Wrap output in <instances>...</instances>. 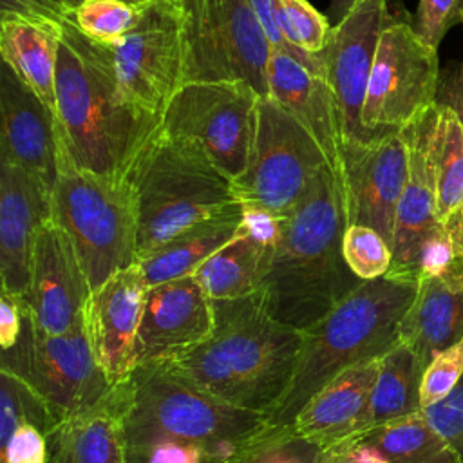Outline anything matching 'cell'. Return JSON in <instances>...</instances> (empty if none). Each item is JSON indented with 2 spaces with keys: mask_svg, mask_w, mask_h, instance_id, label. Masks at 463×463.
Segmentation results:
<instances>
[{
  "mask_svg": "<svg viewBox=\"0 0 463 463\" xmlns=\"http://www.w3.org/2000/svg\"><path fill=\"white\" fill-rule=\"evenodd\" d=\"M345 228L342 186L326 166L280 221L268 255L257 295L275 320L304 331L362 282L342 253Z\"/></svg>",
  "mask_w": 463,
  "mask_h": 463,
  "instance_id": "6da1fadb",
  "label": "cell"
},
{
  "mask_svg": "<svg viewBox=\"0 0 463 463\" xmlns=\"http://www.w3.org/2000/svg\"><path fill=\"white\" fill-rule=\"evenodd\" d=\"M56 119L76 166L123 177L161 118L141 110L123 90L110 51L61 24L56 65Z\"/></svg>",
  "mask_w": 463,
  "mask_h": 463,
  "instance_id": "7a4b0ae2",
  "label": "cell"
},
{
  "mask_svg": "<svg viewBox=\"0 0 463 463\" xmlns=\"http://www.w3.org/2000/svg\"><path fill=\"white\" fill-rule=\"evenodd\" d=\"M302 333L275 320L259 295L213 300V329L165 367L239 409L269 418L291 383Z\"/></svg>",
  "mask_w": 463,
  "mask_h": 463,
  "instance_id": "3957f363",
  "label": "cell"
},
{
  "mask_svg": "<svg viewBox=\"0 0 463 463\" xmlns=\"http://www.w3.org/2000/svg\"><path fill=\"white\" fill-rule=\"evenodd\" d=\"M416 291V282L387 275L362 280L318 322L300 331L295 373L269 423L293 425L300 409L324 385L358 364L380 360L400 344V324Z\"/></svg>",
  "mask_w": 463,
  "mask_h": 463,
  "instance_id": "277c9868",
  "label": "cell"
},
{
  "mask_svg": "<svg viewBox=\"0 0 463 463\" xmlns=\"http://www.w3.org/2000/svg\"><path fill=\"white\" fill-rule=\"evenodd\" d=\"M127 447L157 441L197 443L233 463L242 449L271 423L239 409L175 374L163 364L132 369L116 383Z\"/></svg>",
  "mask_w": 463,
  "mask_h": 463,
  "instance_id": "5b68a950",
  "label": "cell"
},
{
  "mask_svg": "<svg viewBox=\"0 0 463 463\" xmlns=\"http://www.w3.org/2000/svg\"><path fill=\"white\" fill-rule=\"evenodd\" d=\"M137 208V259L188 226L239 203L204 148L161 127L125 174Z\"/></svg>",
  "mask_w": 463,
  "mask_h": 463,
  "instance_id": "8992f818",
  "label": "cell"
},
{
  "mask_svg": "<svg viewBox=\"0 0 463 463\" xmlns=\"http://www.w3.org/2000/svg\"><path fill=\"white\" fill-rule=\"evenodd\" d=\"M51 208V219L71 239L92 291L136 264L137 208L127 177L76 166L61 136Z\"/></svg>",
  "mask_w": 463,
  "mask_h": 463,
  "instance_id": "52a82bcc",
  "label": "cell"
},
{
  "mask_svg": "<svg viewBox=\"0 0 463 463\" xmlns=\"http://www.w3.org/2000/svg\"><path fill=\"white\" fill-rule=\"evenodd\" d=\"M183 16V85L248 83L269 98L273 45L250 0H179Z\"/></svg>",
  "mask_w": 463,
  "mask_h": 463,
  "instance_id": "ba28073f",
  "label": "cell"
},
{
  "mask_svg": "<svg viewBox=\"0 0 463 463\" xmlns=\"http://www.w3.org/2000/svg\"><path fill=\"white\" fill-rule=\"evenodd\" d=\"M326 166L311 134L271 98H260L248 163L232 186L242 206L284 219Z\"/></svg>",
  "mask_w": 463,
  "mask_h": 463,
  "instance_id": "9c48e42d",
  "label": "cell"
},
{
  "mask_svg": "<svg viewBox=\"0 0 463 463\" xmlns=\"http://www.w3.org/2000/svg\"><path fill=\"white\" fill-rule=\"evenodd\" d=\"M0 371H7L34 391L61 423L99 403L114 387L99 367L85 320L65 335H47L24 313L18 342L2 351Z\"/></svg>",
  "mask_w": 463,
  "mask_h": 463,
  "instance_id": "30bf717a",
  "label": "cell"
},
{
  "mask_svg": "<svg viewBox=\"0 0 463 463\" xmlns=\"http://www.w3.org/2000/svg\"><path fill=\"white\" fill-rule=\"evenodd\" d=\"M438 49L425 43L411 22L385 24L373 63L362 127L369 139L402 132L438 101Z\"/></svg>",
  "mask_w": 463,
  "mask_h": 463,
  "instance_id": "8fae6325",
  "label": "cell"
},
{
  "mask_svg": "<svg viewBox=\"0 0 463 463\" xmlns=\"http://www.w3.org/2000/svg\"><path fill=\"white\" fill-rule=\"evenodd\" d=\"M259 101L260 96L242 81L186 83L166 105L161 128L197 141L233 181L248 163Z\"/></svg>",
  "mask_w": 463,
  "mask_h": 463,
  "instance_id": "7c38bea8",
  "label": "cell"
},
{
  "mask_svg": "<svg viewBox=\"0 0 463 463\" xmlns=\"http://www.w3.org/2000/svg\"><path fill=\"white\" fill-rule=\"evenodd\" d=\"M181 25L179 0H150L139 5L132 29L107 45L125 94L157 118L183 87Z\"/></svg>",
  "mask_w": 463,
  "mask_h": 463,
  "instance_id": "4fadbf2b",
  "label": "cell"
},
{
  "mask_svg": "<svg viewBox=\"0 0 463 463\" xmlns=\"http://www.w3.org/2000/svg\"><path fill=\"white\" fill-rule=\"evenodd\" d=\"M409 174V152L402 132L342 146L340 184L349 224L376 230L392 248L396 210Z\"/></svg>",
  "mask_w": 463,
  "mask_h": 463,
  "instance_id": "5bb4252c",
  "label": "cell"
},
{
  "mask_svg": "<svg viewBox=\"0 0 463 463\" xmlns=\"http://www.w3.org/2000/svg\"><path fill=\"white\" fill-rule=\"evenodd\" d=\"M389 18L387 0H362L333 27L322 51L324 72L336 101L344 143L369 139L360 116L378 42Z\"/></svg>",
  "mask_w": 463,
  "mask_h": 463,
  "instance_id": "9a60e30c",
  "label": "cell"
},
{
  "mask_svg": "<svg viewBox=\"0 0 463 463\" xmlns=\"http://www.w3.org/2000/svg\"><path fill=\"white\" fill-rule=\"evenodd\" d=\"M92 288L67 233L49 219L38 232L25 309L47 335H65L83 324Z\"/></svg>",
  "mask_w": 463,
  "mask_h": 463,
  "instance_id": "2e32d148",
  "label": "cell"
},
{
  "mask_svg": "<svg viewBox=\"0 0 463 463\" xmlns=\"http://www.w3.org/2000/svg\"><path fill=\"white\" fill-rule=\"evenodd\" d=\"M436 121L438 101L402 130L409 152V174L396 210L392 264L387 277L416 284L418 253L423 242L443 224L436 210Z\"/></svg>",
  "mask_w": 463,
  "mask_h": 463,
  "instance_id": "e0dca14e",
  "label": "cell"
},
{
  "mask_svg": "<svg viewBox=\"0 0 463 463\" xmlns=\"http://www.w3.org/2000/svg\"><path fill=\"white\" fill-rule=\"evenodd\" d=\"M213 329V300L194 275L146 288L132 369L181 353Z\"/></svg>",
  "mask_w": 463,
  "mask_h": 463,
  "instance_id": "ac0fdd59",
  "label": "cell"
},
{
  "mask_svg": "<svg viewBox=\"0 0 463 463\" xmlns=\"http://www.w3.org/2000/svg\"><path fill=\"white\" fill-rule=\"evenodd\" d=\"M0 161L38 177L51 192L58 177L60 128L54 112L2 61Z\"/></svg>",
  "mask_w": 463,
  "mask_h": 463,
  "instance_id": "d6986e66",
  "label": "cell"
},
{
  "mask_svg": "<svg viewBox=\"0 0 463 463\" xmlns=\"http://www.w3.org/2000/svg\"><path fill=\"white\" fill-rule=\"evenodd\" d=\"M51 190L24 168L0 161L2 291L25 298L36 235L51 219Z\"/></svg>",
  "mask_w": 463,
  "mask_h": 463,
  "instance_id": "ffe728a7",
  "label": "cell"
},
{
  "mask_svg": "<svg viewBox=\"0 0 463 463\" xmlns=\"http://www.w3.org/2000/svg\"><path fill=\"white\" fill-rule=\"evenodd\" d=\"M145 293L146 284L134 264L94 289L85 306V331L99 367L112 383L125 380L132 371Z\"/></svg>",
  "mask_w": 463,
  "mask_h": 463,
  "instance_id": "44dd1931",
  "label": "cell"
},
{
  "mask_svg": "<svg viewBox=\"0 0 463 463\" xmlns=\"http://www.w3.org/2000/svg\"><path fill=\"white\" fill-rule=\"evenodd\" d=\"M268 83L269 98L311 134L340 181L344 130L326 76L306 69L288 52L273 49Z\"/></svg>",
  "mask_w": 463,
  "mask_h": 463,
  "instance_id": "7402d4cb",
  "label": "cell"
},
{
  "mask_svg": "<svg viewBox=\"0 0 463 463\" xmlns=\"http://www.w3.org/2000/svg\"><path fill=\"white\" fill-rule=\"evenodd\" d=\"M279 224L280 219L244 208V222L237 237L194 273L212 300L242 298L259 291L269 250L279 235Z\"/></svg>",
  "mask_w": 463,
  "mask_h": 463,
  "instance_id": "603a6c76",
  "label": "cell"
},
{
  "mask_svg": "<svg viewBox=\"0 0 463 463\" xmlns=\"http://www.w3.org/2000/svg\"><path fill=\"white\" fill-rule=\"evenodd\" d=\"M463 340V259L441 277L418 282L416 297L400 324V342L423 367L443 349Z\"/></svg>",
  "mask_w": 463,
  "mask_h": 463,
  "instance_id": "cb8c5ba5",
  "label": "cell"
},
{
  "mask_svg": "<svg viewBox=\"0 0 463 463\" xmlns=\"http://www.w3.org/2000/svg\"><path fill=\"white\" fill-rule=\"evenodd\" d=\"M380 360L358 364L324 385L300 409L293 429L324 449L360 432Z\"/></svg>",
  "mask_w": 463,
  "mask_h": 463,
  "instance_id": "d4e9b609",
  "label": "cell"
},
{
  "mask_svg": "<svg viewBox=\"0 0 463 463\" xmlns=\"http://www.w3.org/2000/svg\"><path fill=\"white\" fill-rule=\"evenodd\" d=\"M244 222V206L235 203L179 232L168 242L136 260L146 288L190 277L213 253L237 237Z\"/></svg>",
  "mask_w": 463,
  "mask_h": 463,
  "instance_id": "484cf974",
  "label": "cell"
},
{
  "mask_svg": "<svg viewBox=\"0 0 463 463\" xmlns=\"http://www.w3.org/2000/svg\"><path fill=\"white\" fill-rule=\"evenodd\" d=\"M49 463H127L116 383L94 407L63 420L49 436Z\"/></svg>",
  "mask_w": 463,
  "mask_h": 463,
  "instance_id": "4316f807",
  "label": "cell"
},
{
  "mask_svg": "<svg viewBox=\"0 0 463 463\" xmlns=\"http://www.w3.org/2000/svg\"><path fill=\"white\" fill-rule=\"evenodd\" d=\"M61 24L0 14L2 61L54 112V116Z\"/></svg>",
  "mask_w": 463,
  "mask_h": 463,
  "instance_id": "83f0119b",
  "label": "cell"
},
{
  "mask_svg": "<svg viewBox=\"0 0 463 463\" xmlns=\"http://www.w3.org/2000/svg\"><path fill=\"white\" fill-rule=\"evenodd\" d=\"M423 369L421 360L403 342L385 353L380 358L378 374L360 432L354 436H362L387 421L421 411L420 383Z\"/></svg>",
  "mask_w": 463,
  "mask_h": 463,
  "instance_id": "f1b7e54d",
  "label": "cell"
},
{
  "mask_svg": "<svg viewBox=\"0 0 463 463\" xmlns=\"http://www.w3.org/2000/svg\"><path fill=\"white\" fill-rule=\"evenodd\" d=\"M354 438L380 450L389 463H456L450 447L429 423L423 411L387 421Z\"/></svg>",
  "mask_w": 463,
  "mask_h": 463,
  "instance_id": "f546056e",
  "label": "cell"
},
{
  "mask_svg": "<svg viewBox=\"0 0 463 463\" xmlns=\"http://www.w3.org/2000/svg\"><path fill=\"white\" fill-rule=\"evenodd\" d=\"M436 170V210L443 221L463 203V125L456 112L438 101V121L434 132Z\"/></svg>",
  "mask_w": 463,
  "mask_h": 463,
  "instance_id": "4dcf8cb0",
  "label": "cell"
},
{
  "mask_svg": "<svg viewBox=\"0 0 463 463\" xmlns=\"http://www.w3.org/2000/svg\"><path fill=\"white\" fill-rule=\"evenodd\" d=\"M22 423L38 427L45 436L60 425L49 405L34 391L14 374L0 371V447Z\"/></svg>",
  "mask_w": 463,
  "mask_h": 463,
  "instance_id": "1f68e13d",
  "label": "cell"
},
{
  "mask_svg": "<svg viewBox=\"0 0 463 463\" xmlns=\"http://www.w3.org/2000/svg\"><path fill=\"white\" fill-rule=\"evenodd\" d=\"M324 447L298 434L293 425H269L255 436L233 463H320Z\"/></svg>",
  "mask_w": 463,
  "mask_h": 463,
  "instance_id": "d6a6232c",
  "label": "cell"
},
{
  "mask_svg": "<svg viewBox=\"0 0 463 463\" xmlns=\"http://www.w3.org/2000/svg\"><path fill=\"white\" fill-rule=\"evenodd\" d=\"M139 16V5L123 0H85L67 20L85 36L101 45H112L123 38Z\"/></svg>",
  "mask_w": 463,
  "mask_h": 463,
  "instance_id": "836d02e7",
  "label": "cell"
},
{
  "mask_svg": "<svg viewBox=\"0 0 463 463\" xmlns=\"http://www.w3.org/2000/svg\"><path fill=\"white\" fill-rule=\"evenodd\" d=\"M277 27L291 47L309 54H322L333 31L329 18L307 0H279Z\"/></svg>",
  "mask_w": 463,
  "mask_h": 463,
  "instance_id": "e575fe53",
  "label": "cell"
},
{
  "mask_svg": "<svg viewBox=\"0 0 463 463\" xmlns=\"http://www.w3.org/2000/svg\"><path fill=\"white\" fill-rule=\"evenodd\" d=\"M342 253L345 264L360 280L385 277L392 264L391 244L376 230L364 224H349L345 228Z\"/></svg>",
  "mask_w": 463,
  "mask_h": 463,
  "instance_id": "d590c367",
  "label": "cell"
},
{
  "mask_svg": "<svg viewBox=\"0 0 463 463\" xmlns=\"http://www.w3.org/2000/svg\"><path fill=\"white\" fill-rule=\"evenodd\" d=\"M463 378V340L438 353L423 369L420 383L421 409L450 396Z\"/></svg>",
  "mask_w": 463,
  "mask_h": 463,
  "instance_id": "8d00e7d4",
  "label": "cell"
},
{
  "mask_svg": "<svg viewBox=\"0 0 463 463\" xmlns=\"http://www.w3.org/2000/svg\"><path fill=\"white\" fill-rule=\"evenodd\" d=\"M458 24H463V0H420L412 20L418 36L434 49Z\"/></svg>",
  "mask_w": 463,
  "mask_h": 463,
  "instance_id": "74e56055",
  "label": "cell"
},
{
  "mask_svg": "<svg viewBox=\"0 0 463 463\" xmlns=\"http://www.w3.org/2000/svg\"><path fill=\"white\" fill-rule=\"evenodd\" d=\"M421 411L429 423L450 447L456 463H463V378L450 396Z\"/></svg>",
  "mask_w": 463,
  "mask_h": 463,
  "instance_id": "f35d334b",
  "label": "cell"
},
{
  "mask_svg": "<svg viewBox=\"0 0 463 463\" xmlns=\"http://www.w3.org/2000/svg\"><path fill=\"white\" fill-rule=\"evenodd\" d=\"M127 463H222L210 449L188 441H157L127 447Z\"/></svg>",
  "mask_w": 463,
  "mask_h": 463,
  "instance_id": "ab89813d",
  "label": "cell"
},
{
  "mask_svg": "<svg viewBox=\"0 0 463 463\" xmlns=\"http://www.w3.org/2000/svg\"><path fill=\"white\" fill-rule=\"evenodd\" d=\"M0 463H49L47 436L31 423H22L0 447Z\"/></svg>",
  "mask_w": 463,
  "mask_h": 463,
  "instance_id": "60d3db41",
  "label": "cell"
},
{
  "mask_svg": "<svg viewBox=\"0 0 463 463\" xmlns=\"http://www.w3.org/2000/svg\"><path fill=\"white\" fill-rule=\"evenodd\" d=\"M255 14L259 16L273 49L288 52L289 56H293L297 61H300L306 69L326 76L324 72V61H322V54H309L304 51H298L295 47H291L280 34L279 27H277V13H279V0H250Z\"/></svg>",
  "mask_w": 463,
  "mask_h": 463,
  "instance_id": "b9f144b4",
  "label": "cell"
},
{
  "mask_svg": "<svg viewBox=\"0 0 463 463\" xmlns=\"http://www.w3.org/2000/svg\"><path fill=\"white\" fill-rule=\"evenodd\" d=\"M0 14H16L54 24L67 20V9L61 0H0Z\"/></svg>",
  "mask_w": 463,
  "mask_h": 463,
  "instance_id": "7bdbcfd3",
  "label": "cell"
},
{
  "mask_svg": "<svg viewBox=\"0 0 463 463\" xmlns=\"http://www.w3.org/2000/svg\"><path fill=\"white\" fill-rule=\"evenodd\" d=\"M24 313H25V302L24 298L2 291L0 295V347L2 351L11 349L24 327Z\"/></svg>",
  "mask_w": 463,
  "mask_h": 463,
  "instance_id": "ee69618b",
  "label": "cell"
},
{
  "mask_svg": "<svg viewBox=\"0 0 463 463\" xmlns=\"http://www.w3.org/2000/svg\"><path fill=\"white\" fill-rule=\"evenodd\" d=\"M438 101L449 105L456 112V116L459 118V121L463 125V76H461V71L458 74H452L447 80H441Z\"/></svg>",
  "mask_w": 463,
  "mask_h": 463,
  "instance_id": "f6af8a7d",
  "label": "cell"
},
{
  "mask_svg": "<svg viewBox=\"0 0 463 463\" xmlns=\"http://www.w3.org/2000/svg\"><path fill=\"white\" fill-rule=\"evenodd\" d=\"M441 222L450 237L456 257L463 259V203L458 204Z\"/></svg>",
  "mask_w": 463,
  "mask_h": 463,
  "instance_id": "bcb514c9",
  "label": "cell"
},
{
  "mask_svg": "<svg viewBox=\"0 0 463 463\" xmlns=\"http://www.w3.org/2000/svg\"><path fill=\"white\" fill-rule=\"evenodd\" d=\"M356 443L358 439L354 436H349L344 441L324 449L320 463H356V458H354Z\"/></svg>",
  "mask_w": 463,
  "mask_h": 463,
  "instance_id": "7dc6e473",
  "label": "cell"
},
{
  "mask_svg": "<svg viewBox=\"0 0 463 463\" xmlns=\"http://www.w3.org/2000/svg\"><path fill=\"white\" fill-rule=\"evenodd\" d=\"M358 2H362V0H329V16L327 18H329L331 25L335 27L336 24H340Z\"/></svg>",
  "mask_w": 463,
  "mask_h": 463,
  "instance_id": "c3c4849f",
  "label": "cell"
},
{
  "mask_svg": "<svg viewBox=\"0 0 463 463\" xmlns=\"http://www.w3.org/2000/svg\"><path fill=\"white\" fill-rule=\"evenodd\" d=\"M81 2H85V0H61L63 7L67 9V14H69V11H72L74 7H78ZM123 2H128V4H134V5H141V4H146V2H150V0H123Z\"/></svg>",
  "mask_w": 463,
  "mask_h": 463,
  "instance_id": "681fc988",
  "label": "cell"
},
{
  "mask_svg": "<svg viewBox=\"0 0 463 463\" xmlns=\"http://www.w3.org/2000/svg\"><path fill=\"white\" fill-rule=\"evenodd\" d=\"M461 76H463V69H461Z\"/></svg>",
  "mask_w": 463,
  "mask_h": 463,
  "instance_id": "f907efd6",
  "label": "cell"
}]
</instances>
